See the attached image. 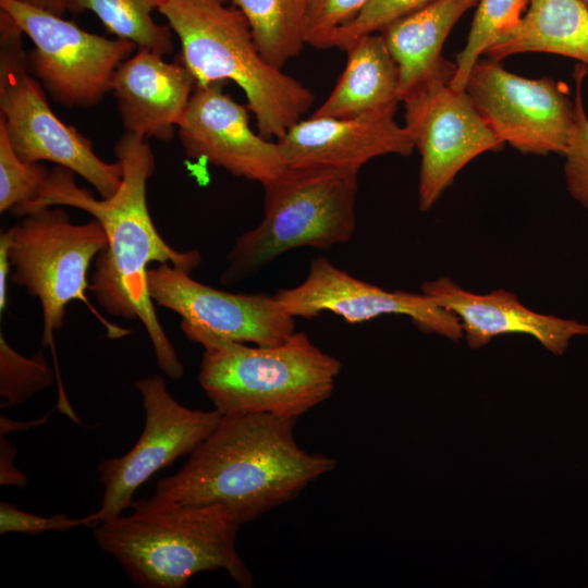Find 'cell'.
Instances as JSON below:
<instances>
[{
    "instance_id": "cell-1",
    "label": "cell",
    "mask_w": 588,
    "mask_h": 588,
    "mask_svg": "<svg viewBox=\"0 0 588 588\" xmlns=\"http://www.w3.org/2000/svg\"><path fill=\"white\" fill-rule=\"evenodd\" d=\"M123 176L114 195L100 200L76 184L74 172L57 166L32 203L13 211L24 217L40 208L68 206L91 215L103 228L108 245L95 261L89 290L111 316L139 320L151 341L159 368L177 380L184 366L155 313L148 287V266L168 262L191 273L200 261L198 250L180 252L157 231L147 205V182L155 172V156L147 139L124 133L114 146Z\"/></svg>"
},
{
    "instance_id": "cell-2",
    "label": "cell",
    "mask_w": 588,
    "mask_h": 588,
    "mask_svg": "<svg viewBox=\"0 0 588 588\" xmlns=\"http://www.w3.org/2000/svg\"><path fill=\"white\" fill-rule=\"evenodd\" d=\"M297 418L222 415L181 469L160 479L154 497L186 505L217 504L240 525L296 498L336 461L295 439Z\"/></svg>"
},
{
    "instance_id": "cell-3",
    "label": "cell",
    "mask_w": 588,
    "mask_h": 588,
    "mask_svg": "<svg viewBox=\"0 0 588 588\" xmlns=\"http://www.w3.org/2000/svg\"><path fill=\"white\" fill-rule=\"evenodd\" d=\"M130 513L99 522L98 547L142 588H183L201 572L223 569L242 588L253 574L236 549L241 527L220 505L134 500Z\"/></svg>"
},
{
    "instance_id": "cell-4",
    "label": "cell",
    "mask_w": 588,
    "mask_h": 588,
    "mask_svg": "<svg viewBox=\"0 0 588 588\" xmlns=\"http://www.w3.org/2000/svg\"><path fill=\"white\" fill-rule=\"evenodd\" d=\"M158 12L180 40L177 62L196 84L235 83L261 136L281 138L311 107L313 91L264 58L247 19L233 3L164 0Z\"/></svg>"
},
{
    "instance_id": "cell-5",
    "label": "cell",
    "mask_w": 588,
    "mask_h": 588,
    "mask_svg": "<svg viewBox=\"0 0 588 588\" xmlns=\"http://www.w3.org/2000/svg\"><path fill=\"white\" fill-rule=\"evenodd\" d=\"M187 339L204 347L198 382L222 415L298 418L330 397L342 369L304 332L269 346L203 333Z\"/></svg>"
},
{
    "instance_id": "cell-6",
    "label": "cell",
    "mask_w": 588,
    "mask_h": 588,
    "mask_svg": "<svg viewBox=\"0 0 588 588\" xmlns=\"http://www.w3.org/2000/svg\"><path fill=\"white\" fill-rule=\"evenodd\" d=\"M358 172L332 167L286 168L264 187V217L238 235L220 275L234 284L280 255L347 243L356 229Z\"/></svg>"
},
{
    "instance_id": "cell-7",
    "label": "cell",
    "mask_w": 588,
    "mask_h": 588,
    "mask_svg": "<svg viewBox=\"0 0 588 588\" xmlns=\"http://www.w3.org/2000/svg\"><path fill=\"white\" fill-rule=\"evenodd\" d=\"M23 32L0 9V120L16 155L27 162L49 161L88 182L108 198L119 189L122 163L99 158L91 142L52 111L44 87L30 73Z\"/></svg>"
},
{
    "instance_id": "cell-8",
    "label": "cell",
    "mask_w": 588,
    "mask_h": 588,
    "mask_svg": "<svg viewBox=\"0 0 588 588\" xmlns=\"http://www.w3.org/2000/svg\"><path fill=\"white\" fill-rule=\"evenodd\" d=\"M57 207L32 211L8 230L11 281L40 302L42 347L53 345V332L63 327L66 306L85 298L90 262L108 245L96 219L74 224Z\"/></svg>"
},
{
    "instance_id": "cell-9",
    "label": "cell",
    "mask_w": 588,
    "mask_h": 588,
    "mask_svg": "<svg viewBox=\"0 0 588 588\" xmlns=\"http://www.w3.org/2000/svg\"><path fill=\"white\" fill-rule=\"evenodd\" d=\"M456 64L444 59L402 99L405 128L420 155L418 208L429 210L474 158L497 151L495 136L465 89L452 87Z\"/></svg>"
},
{
    "instance_id": "cell-10",
    "label": "cell",
    "mask_w": 588,
    "mask_h": 588,
    "mask_svg": "<svg viewBox=\"0 0 588 588\" xmlns=\"http://www.w3.org/2000/svg\"><path fill=\"white\" fill-rule=\"evenodd\" d=\"M29 38L30 73L60 105L87 108L110 91L111 78L136 46L125 39L89 33L61 15L16 0H0Z\"/></svg>"
},
{
    "instance_id": "cell-11",
    "label": "cell",
    "mask_w": 588,
    "mask_h": 588,
    "mask_svg": "<svg viewBox=\"0 0 588 588\" xmlns=\"http://www.w3.org/2000/svg\"><path fill=\"white\" fill-rule=\"evenodd\" d=\"M145 412L143 431L124 455L102 461L97 470L103 487L99 522L128 510L135 491L152 475L189 455L218 426L222 414L179 403L159 375L135 382Z\"/></svg>"
},
{
    "instance_id": "cell-12",
    "label": "cell",
    "mask_w": 588,
    "mask_h": 588,
    "mask_svg": "<svg viewBox=\"0 0 588 588\" xmlns=\"http://www.w3.org/2000/svg\"><path fill=\"white\" fill-rule=\"evenodd\" d=\"M465 90L503 144L524 154L566 151L575 105L562 84L516 75L488 58L474 64Z\"/></svg>"
},
{
    "instance_id": "cell-13",
    "label": "cell",
    "mask_w": 588,
    "mask_h": 588,
    "mask_svg": "<svg viewBox=\"0 0 588 588\" xmlns=\"http://www.w3.org/2000/svg\"><path fill=\"white\" fill-rule=\"evenodd\" d=\"M189 274L168 262L148 270L151 299L181 316L186 338L203 333L269 346L295 332V317L274 294L230 293L195 281Z\"/></svg>"
},
{
    "instance_id": "cell-14",
    "label": "cell",
    "mask_w": 588,
    "mask_h": 588,
    "mask_svg": "<svg viewBox=\"0 0 588 588\" xmlns=\"http://www.w3.org/2000/svg\"><path fill=\"white\" fill-rule=\"evenodd\" d=\"M274 296L295 318L313 319L330 311L350 323H359L383 315H401L426 333L453 341L463 338L458 319L422 292L383 290L351 275L323 256L311 260L301 284L282 289Z\"/></svg>"
},
{
    "instance_id": "cell-15",
    "label": "cell",
    "mask_w": 588,
    "mask_h": 588,
    "mask_svg": "<svg viewBox=\"0 0 588 588\" xmlns=\"http://www.w3.org/2000/svg\"><path fill=\"white\" fill-rule=\"evenodd\" d=\"M223 86L224 82L196 84L176 128L184 152L265 186L286 169L280 147L254 132L248 108Z\"/></svg>"
},
{
    "instance_id": "cell-16",
    "label": "cell",
    "mask_w": 588,
    "mask_h": 588,
    "mask_svg": "<svg viewBox=\"0 0 588 588\" xmlns=\"http://www.w3.org/2000/svg\"><path fill=\"white\" fill-rule=\"evenodd\" d=\"M396 107L347 118L302 119L277 143L286 168L332 167L359 171L373 158L415 149L394 119Z\"/></svg>"
},
{
    "instance_id": "cell-17",
    "label": "cell",
    "mask_w": 588,
    "mask_h": 588,
    "mask_svg": "<svg viewBox=\"0 0 588 588\" xmlns=\"http://www.w3.org/2000/svg\"><path fill=\"white\" fill-rule=\"evenodd\" d=\"M421 292L458 319L470 348H479L501 334L519 333L562 355L574 338L588 335L587 323L537 313L505 290L477 294L440 277L425 282Z\"/></svg>"
},
{
    "instance_id": "cell-18",
    "label": "cell",
    "mask_w": 588,
    "mask_h": 588,
    "mask_svg": "<svg viewBox=\"0 0 588 588\" xmlns=\"http://www.w3.org/2000/svg\"><path fill=\"white\" fill-rule=\"evenodd\" d=\"M196 81L180 62L137 49L115 70L110 91L126 133L170 142L182 120Z\"/></svg>"
},
{
    "instance_id": "cell-19",
    "label": "cell",
    "mask_w": 588,
    "mask_h": 588,
    "mask_svg": "<svg viewBox=\"0 0 588 588\" xmlns=\"http://www.w3.org/2000/svg\"><path fill=\"white\" fill-rule=\"evenodd\" d=\"M344 51L345 68L315 117L347 118L397 107L400 76L382 35L371 33L353 40Z\"/></svg>"
},
{
    "instance_id": "cell-20",
    "label": "cell",
    "mask_w": 588,
    "mask_h": 588,
    "mask_svg": "<svg viewBox=\"0 0 588 588\" xmlns=\"http://www.w3.org/2000/svg\"><path fill=\"white\" fill-rule=\"evenodd\" d=\"M548 52L588 69V7L583 0H528L519 22L502 33L485 54L500 61L512 54Z\"/></svg>"
},
{
    "instance_id": "cell-21",
    "label": "cell",
    "mask_w": 588,
    "mask_h": 588,
    "mask_svg": "<svg viewBox=\"0 0 588 588\" xmlns=\"http://www.w3.org/2000/svg\"><path fill=\"white\" fill-rule=\"evenodd\" d=\"M479 0H434L394 20L379 33L396 62L400 97L430 75L444 60L443 45L458 20Z\"/></svg>"
},
{
    "instance_id": "cell-22",
    "label": "cell",
    "mask_w": 588,
    "mask_h": 588,
    "mask_svg": "<svg viewBox=\"0 0 588 588\" xmlns=\"http://www.w3.org/2000/svg\"><path fill=\"white\" fill-rule=\"evenodd\" d=\"M247 19L264 58L282 69L306 45L307 0H232Z\"/></svg>"
},
{
    "instance_id": "cell-23",
    "label": "cell",
    "mask_w": 588,
    "mask_h": 588,
    "mask_svg": "<svg viewBox=\"0 0 588 588\" xmlns=\"http://www.w3.org/2000/svg\"><path fill=\"white\" fill-rule=\"evenodd\" d=\"M164 0H72L73 13L89 11L118 38L128 40L136 49H149L161 56L173 50L171 28L158 24L152 12Z\"/></svg>"
},
{
    "instance_id": "cell-24",
    "label": "cell",
    "mask_w": 588,
    "mask_h": 588,
    "mask_svg": "<svg viewBox=\"0 0 588 588\" xmlns=\"http://www.w3.org/2000/svg\"><path fill=\"white\" fill-rule=\"evenodd\" d=\"M527 5L528 0H479L466 45L456 56L452 87L465 89L474 64L502 33L519 22Z\"/></svg>"
},
{
    "instance_id": "cell-25",
    "label": "cell",
    "mask_w": 588,
    "mask_h": 588,
    "mask_svg": "<svg viewBox=\"0 0 588 588\" xmlns=\"http://www.w3.org/2000/svg\"><path fill=\"white\" fill-rule=\"evenodd\" d=\"M54 373L41 346L33 357L14 350L0 332V406L24 403L35 393L52 385Z\"/></svg>"
},
{
    "instance_id": "cell-26",
    "label": "cell",
    "mask_w": 588,
    "mask_h": 588,
    "mask_svg": "<svg viewBox=\"0 0 588 588\" xmlns=\"http://www.w3.org/2000/svg\"><path fill=\"white\" fill-rule=\"evenodd\" d=\"M50 172L40 162H27L16 155L0 120V212L13 211L34 201Z\"/></svg>"
},
{
    "instance_id": "cell-27",
    "label": "cell",
    "mask_w": 588,
    "mask_h": 588,
    "mask_svg": "<svg viewBox=\"0 0 588 588\" xmlns=\"http://www.w3.org/2000/svg\"><path fill=\"white\" fill-rule=\"evenodd\" d=\"M587 74L586 65L578 63L574 71L575 128L563 156L567 189L576 201L588 209V117L583 100V84Z\"/></svg>"
},
{
    "instance_id": "cell-28",
    "label": "cell",
    "mask_w": 588,
    "mask_h": 588,
    "mask_svg": "<svg viewBox=\"0 0 588 588\" xmlns=\"http://www.w3.org/2000/svg\"><path fill=\"white\" fill-rule=\"evenodd\" d=\"M434 0H372L332 37V48L344 49L356 38L380 32L396 19L414 12Z\"/></svg>"
},
{
    "instance_id": "cell-29",
    "label": "cell",
    "mask_w": 588,
    "mask_h": 588,
    "mask_svg": "<svg viewBox=\"0 0 588 588\" xmlns=\"http://www.w3.org/2000/svg\"><path fill=\"white\" fill-rule=\"evenodd\" d=\"M372 0H307L305 41L317 49L332 48L334 33Z\"/></svg>"
},
{
    "instance_id": "cell-30",
    "label": "cell",
    "mask_w": 588,
    "mask_h": 588,
    "mask_svg": "<svg viewBox=\"0 0 588 588\" xmlns=\"http://www.w3.org/2000/svg\"><path fill=\"white\" fill-rule=\"evenodd\" d=\"M98 523L99 519L95 513L82 518L70 517L62 513L42 516L20 510L12 503H0V534L38 535L47 531L63 532L79 526L95 527Z\"/></svg>"
},
{
    "instance_id": "cell-31",
    "label": "cell",
    "mask_w": 588,
    "mask_h": 588,
    "mask_svg": "<svg viewBox=\"0 0 588 588\" xmlns=\"http://www.w3.org/2000/svg\"><path fill=\"white\" fill-rule=\"evenodd\" d=\"M16 449L0 434V485L23 489L26 486V475L15 465Z\"/></svg>"
},
{
    "instance_id": "cell-32",
    "label": "cell",
    "mask_w": 588,
    "mask_h": 588,
    "mask_svg": "<svg viewBox=\"0 0 588 588\" xmlns=\"http://www.w3.org/2000/svg\"><path fill=\"white\" fill-rule=\"evenodd\" d=\"M10 236L8 231L0 235V313L2 314L8 304V278L11 269L9 258Z\"/></svg>"
},
{
    "instance_id": "cell-33",
    "label": "cell",
    "mask_w": 588,
    "mask_h": 588,
    "mask_svg": "<svg viewBox=\"0 0 588 588\" xmlns=\"http://www.w3.org/2000/svg\"><path fill=\"white\" fill-rule=\"evenodd\" d=\"M49 419V416L46 415L38 419L19 421L12 420L5 416L0 417V434L7 436L10 432L26 430L33 427L41 426Z\"/></svg>"
},
{
    "instance_id": "cell-34",
    "label": "cell",
    "mask_w": 588,
    "mask_h": 588,
    "mask_svg": "<svg viewBox=\"0 0 588 588\" xmlns=\"http://www.w3.org/2000/svg\"><path fill=\"white\" fill-rule=\"evenodd\" d=\"M27 5L61 15L70 10L72 0H16Z\"/></svg>"
},
{
    "instance_id": "cell-35",
    "label": "cell",
    "mask_w": 588,
    "mask_h": 588,
    "mask_svg": "<svg viewBox=\"0 0 588 588\" xmlns=\"http://www.w3.org/2000/svg\"><path fill=\"white\" fill-rule=\"evenodd\" d=\"M588 2V0H586Z\"/></svg>"
}]
</instances>
